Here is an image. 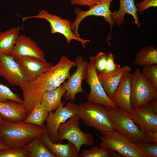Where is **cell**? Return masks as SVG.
<instances>
[{"label":"cell","mask_w":157,"mask_h":157,"mask_svg":"<svg viewBox=\"0 0 157 157\" xmlns=\"http://www.w3.org/2000/svg\"><path fill=\"white\" fill-rule=\"evenodd\" d=\"M76 66L74 61L63 56L58 63L38 76L28 81L20 87L23 96V105L28 115L35 106L40 104L46 93L60 86L70 76V70Z\"/></svg>","instance_id":"obj_1"},{"label":"cell","mask_w":157,"mask_h":157,"mask_svg":"<svg viewBox=\"0 0 157 157\" xmlns=\"http://www.w3.org/2000/svg\"><path fill=\"white\" fill-rule=\"evenodd\" d=\"M44 133L43 127L22 121L0 123V142L8 148H22Z\"/></svg>","instance_id":"obj_2"},{"label":"cell","mask_w":157,"mask_h":157,"mask_svg":"<svg viewBox=\"0 0 157 157\" xmlns=\"http://www.w3.org/2000/svg\"><path fill=\"white\" fill-rule=\"evenodd\" d=\"M78 115L87 127L94 128L102 135L115 130L109 119L108 107L88 101L78 105Z\"/></svg>","instance_id":"obj_3"},{"label":"cell","mask_w":157,"mask_h":157,"mask_svg":"<svg viewBox=\"0 0 157 157\" xmlns=\"http://www.w3.org/2000/svg\"><path fill=\"white\" fill-rule=\"evenodd\" d=\"M108 108L109 117L115 130L133 142L152 143L138 128L130 113L118 107Z\"/></svg>","instance_id":"obj_4"},{"label":"cell","mask_w":157,"mask_h":157,"mask_svg":"<svg viewBox=\"0 0 157 157\" xmlns=\"http://www.w3.org/2000/svg\"><path fill=\"white\" fill-rule=\"evenodd\" d=\"M157 99V90L138 68L132 74L130 103L132 109L144 107L150 101Z\"/></svg>","instance_id":"obj_5"},{"label":"cell","mask_w":157,"mask_h":157,"mask_svg":"<svg viewBox=\"0 0 157 157\" xmlns=\"http://www.w3.org/2000/svg\"><path fill=\"white\" fill-rule=\"evenodd\" d=\"M80 119L77 114L60 124L58 129L57 143H62L64 140H67L74 144L79 151L83 145L91 147L94 144L93 135L89 133H85L80 129Z\"/></svg>","instance_id":"obj_6"},{"label":"cell","mask_w":157,"mask_h":157,"mask_svg":"<svg viewBox=\"0 0 157 157\" xmlns=\"http://www.w3.org/2000/svg\"><path fill=\"white\" fill-rule=\"evenodd\" d=\"M98 136L101 139L100 147L112 149L122 157H146L134 142L115 130Z\"/></svg>","instance_id":"obj_7"},{"label":"cell","mask_w":157,"mask_h":157,"mask_svg":"<svg viewBox=\"0 0 157 157\" xmlns=\"http://www.w3.org/2000/svg\"><path fill=\"white\" fill-rule=\"evenodd\" d=\"M32 18L42 19L48 21L50 24L51 33H58L63 35L69 44L72 40H75L80 42L83 47L85 48V44L90 41V40L84 39L77 36L73 33L71 28L72 22L70 20L51 14L46 10H41L36 15L22 17V22H23L26 20Z\"/></svg>","instance_id":"obj_8"},{"label":"cell","mask_w":157,"mask_h":157,"mask_svg":"<svg viewBox=\"0 0 157 157\" xmlns=\"http://www.w3.org/2000/svg\"><path fill=\"white\" fill-rule=\"evenodd\" d=\"M65 103L61 102L55 112L50 111L46 121L47 135L51 140L55 143H57L58 129L60 124L78 114V105L71 101L64 106Z\"/></svg>","instance_id":"obj_9"},{"label":"cell","mask_w":157,"mask_h":157,"mask_svg":"<svg viewBox=\"0 0 157 157\" xmlns=\"http://www.w3.org/2000/svg\"><path fill=\"white\" fill-rule=\"evenodd\" d=\"M85 80L90 88V92L86 96L88 101L107 107H117L106 94L100 81L94 65L91 60L88 63Z\"/></svg>","instance_id":"obj_10"},{"label":"cell","mask_w":157,"mask_h":157,"mask_svg":"<svg viewBox=\"0 0 157 157\" xmlns=\"http://www.w3.org/2000/svg\"><path fill=\"white\" fill-rule=\"evenodd\" d=\"M74 62L77 67L76 71L70 76L67 81L64 82L62 84L66 90L63 96L64 99L66 101L69 100L72 102L76 100L75 96L77 94L84 93L82 87V83L86 77L88 62L80 55L76 57Z\"/></svg>","instance_id":"obj_11"},{"label":"cell","mask_w":157,"mask_h":157,"mask_svg":"<svg viewBox=\"0 0 157 157\" xmlns=\"http://www.w3.org/2000/svg\"><path fill=\"white\" fill-rule=\"evenodd\" d=\"M113 0H102L99 3L86 11L83 10L78 7L75 8L74 11L76 17L71 24V28L73 33L77 36L80 37L78 31L80 23L85 18L91 16L103 17L105 20L110 26L112 30L114 23L111 16L112 12L110 10V6Z\"/></svg>","instance_id":"obj_12"},{"label":"cell","mask_w":157,"mask_h":157,"mask_svg":"<svg viewBox=\"0 0 157 157\" xmlns=\"http://www.w3.org/2000/svg\"><path fill=\"white\" fill-rule=\"evenodd\" d=\"M0 76L12 86L20 87L28 80L18 64L10 55H0Z\"/></svg>","instance_id":"obj_13"},{"label":"cell","mask_w":157,"mask_h":157,"mask_svg":"<svg viewBox=\"0 0 157 157\" xmlns=\"http://www.w3.org/2000/svg\"><path fill=\"white\" fill-rule=\"evenodd\" d=\"M13 58L28 80L42 74L53 66L51 63L33 57L19 56Z\"/></svg>","instance_id":"obj_14"},{"label":"cell","mask_w":157,"mask_h":157,"mask_svg":"<svg viewBox=\"0 0 157 157\" xmlns=\"http://www.w3.org/2000/svg\"><path fill=\"white\" fill-rule=\"evenodd\" d=\"M17 56L33 57L46 62L45 54L37 43L30 37L21 34L18 36L11 54Z\"/></svg>","instance_id":"obj_15"},{"label":"cell","mask_w":157,"mask_h":157,"mask_svg":"<svg viewBox=\"0 0 157 157\" xmlns=\"http://www.w3.org/2000/svg\"><path fill=\"white\" fill-rule=\"evenodd\" d=\"M131 77V72L124 74L111 99L117 107L130 113L132 110L130 103Z\"/></svg>","instance_id":"obj_16"},{"label":"cell","mask_w":157,"mask_h":157,"mask_svg":"<svg viewBox=\"0 0 157 157\" xmlns=\"http://www.w3.org/2000/svg\"><path fill=\"white\" fill-rule=\"evenodd\" d=\"M134 122L144 133L157 132V114L145 107L132 109L130 113Z\"/></svg>","instance_id":"obj_17"},{"label":"cell","mask_w":157,"mask_h":157,"mask_svg":"<svg viewBox=\"0 0 157 157\" xmlns=\"http://www.w3.org/2000/svg\"><path fill=\"white\" fill-rule=\"evenodd\" d=\"M42 127L44 133L41 140L56 157H79V151L74 144L69 141L66 144L52 142L47 133L46 125L44 124Z\"/></svg>","instance_id":"obj_18"},{"label":"cell","mask_w":157,"mask_h":157,"mask_svg":"<svg viewBox=\"0 0 157 157\" xmlns=\"http://www.w3.org/2000/svg\"><path fill=\"white\" fill-rule=\"evenodd\" d=\"M0 114L4 120L11 123L24 121L28 115L23 104L12 100L0 102Z\"/></svg>","instance_id":"obj_19"},{"label":"cell","mask_w":157,"mask_h":157,"mask_svg":"<svg viewBox=\"0 0 157 157\" xmlns=\"http://www.w3.org/2000/svg\"><path fill=\"white\" fill-rule=\"evenodd\" d=\"M132 68L124 65L117 70L110 73H97L100 81L106 94L111 99L124 74L131 72Z\"/></svg>","instance_id":"obj_20"},{"label":"cell","mask_w":157,"mask_h":157,"mask_svg":"<svg viewBox=\"0 0 157 157\" xmlns=\"http://www.w3.org/2000/svg\"><path fill=\"white\" fill-rule=\"evenodd\" d=\"M119 9L117 11L115 10L112 12L111 15L114 22L118 26L122 25L124 22L125 15L128 14L133 18L138 28H141L134 0H119Z\"/></svg>","instance_id":"obj_21"},{"label":"cell","mask_w":157,"mask_h":157,"mask_svg":"<svg viewBox=\"0 0 157 157\" xmlns=\"http://www.w3.org/2000/svg\"><path fill=\"white\" fill-rule=\"evenodd\" d=\"M21 29L17 26L0 32V55L11 54Z\"/></svg>","instance_id":"obj_22"},{"label":"cell","mask_w":157,"mask_h":157,"mask_svg":"<svg viewBox=\"0 0 157 157\" xmlns=\"http://www.w3.org/2000/svg\"><path fill=\"white\" fill-rule=\"evenodd\" d=\"M66 91L62 84L56 89L44 94L40 104L44 105L50 112L55 110L59 105L62 97Z\"/></svg>","instance_id":"obj_23"},{"label":"cell","mask_w":157,"mask_h":157,"mask_svg":"<svg viewBox=\"0 0 157 157\" xmlns=\"http://www.w3.org/2000/svg\"><path fill=\"white\" fill-rule=\"evenodd\" d=\"M134 63L142 66L157 64V48L153 45L144 47L136 53Z\"/></svg>","instance_id":"obj_24"},{"label":"cell","mask_w":157,"mask_h":157,"mask_svg":"<svg viewBox=\"0 0 157 157\" xmlns=\"http://www.w3.org/2000/svg\"><path fill=\"white\" fill-rule=\"evenodd\" d=\"M22 148L30 157H56L43 143L41 137L36 138Z\"/></svg>","instance_id":"obj_25"},{"label":"cell","mask_w":157,"mask_h":157,"mask_svg":"<svg viewBox=\"0 0 157 157\" xmlns=\"http://www.w3.org/2000/svg\"><path fill=\"white\" fill-rule=\"evenodd\" d=\"M47 108L41 104L36 105L24 122L42 127L49 113Z\"/></svg>","instance_id":"obj_26"},{"label":"cell","mask_w":157,"mask_h":157,"mask_svg":"<svg viewBox=\"0 0 157 157\" xmlns=\"http://www.w3.org/2000/svg\"><path fill=\"white\" fill-rule=\"evenodd\" d=\"M118 153L109 149H105L97 146L93 147L90 149H83L79 154V157H120Z\"/></svg>","instance_id":"obj_27"},{"label":"cell","mask_w":157,"mask_h":157,"mask_svg":"<svg viewBox=\"0 0 157 157\" xmlns=\"http://www.w3.org/2000/svg\"><path fill=\"white\" fill-rule=\"evenodd\" d=\"M13 101L23 104V100L18 94L13 92L8 87L0 83V102Z\"/></svg>","instance_id":"obj_28"},{"label":"cell","mask_w":157,"mask_h":157,"mask_svg":"<svg viewBox=\"0 0 157 157\" xmlns=\"http://www.w3.org/2000/svg\"><path fill=\"white\" fill-rule=\"evenodd\" d=\"M108 54L100 52L96 56L90 57L93 63L97 73H103L106 67Z\"/></svg>","instance_id":"obj_29"},{"label":"cell","mask_w":157,"mask_h":157,"mask_svg":"<svg viewBox=\"0 0 157 157\" xmlns=\"http://www.w3.org/2000/svg\"><path fill=\"white\" fill-rule=\"evenodd\" d=\"M134 143L146 157H157V143L141 142Z\"/></svg>","instance_id":"obj_30"},{"label":"cell","mask_w":157,"mask_h":157,"mask_svg":"<svg viewBox=\"0 0 157 157\" xmlns=\"http://www.w3.org/2000/svg\"><path fill=\"white\" fill-rule=\"evenodd\" d=\"M141 72L150 80L157 90V64L143 66Z\"/></svg>","instance_id":"obj_31"},{"label":"cell","mask_w":157,"mask_h":157,"mask_svg":"<svg viewBox=\"0 0 157 157\" xmlns=\"http://www.w3.org/2000/svg\"><path fill=\"white\" fill-rule=\"evenodd\" d=\"M0 157H30L22 148H8L0 150Z\"/></svg>","instance_id":"obj_32"},{"label":"cell","mask_w":157,"mask_h":157,"mask_svg":"<svg viewBox=\"0 0 157 157\" xmlns=\"http://www.w3.org/2000/svg\"><path fill=\"white\" fill-rule=\"evenodd\" d=\"M115 56L111 53L108 54L105 69L102 73L108 74L114 72L121 68L119 64L114 61Z\"/></svg>","instance_id":"obj_33"},{"label":"cell","mask_w":157,"mask_h":157,"mask_svg":"<svg viewBox=\"0 0 157 157\" xmlns=\"http://www.w3.org/2000/svg\"><path fill=\"white\" fill-rule=\"evenodd\" d=\"M136 11L141 15L144 14V11L148 8L157 6V0H143L135 4Z\"/></svg>","instance_id":"obj_34"},{"label":"cell","mask_w":157,"mask_h":157,"mask_svg":"<svg viewBox=\"0 0 157 157\" xmlns=\"http://www.w3.org/2000/svg\"><path fill=\"white\" fill-rule=\"evenodd\" d=\"M102 0H70V2L73 5L81 6H86L91 7L99 3Z\"/></svg>","instance_id":"obj_35"},{"label":"cell","mask_w":157,"mask_h":157,"mask_svg":"<svg viewBox=\"0 0 157 157\" xmlns=\"http://www.w3.org/2000/svg\"><path fill=\"white\" fill-rule=\"evenodd\" d=\"M144 107L157 114V99L150 101Z\"/></svg>","instance_id":"obj_36"},{"label":"cell","mask_w":157,"mask_h":157,"mask_svg":"<svg viewBox=\"0 0 157 157\" xmlns=\"http://www.w3.org/2000/svg\"><path fill=\"white\" fill-rule=\"evenodd\" d=\"M145 134L151 140L152 143H157V132L150 131Z\"/></svg>","instance_id":"obj_37"},{"label":"cell","mask_w":157,"mask_h":157,"mask_svg":"<svg viewBox=\"0 0 157 157\" xmlns=\"http://www.w3.org/2000/svg\"><path fill=\"white\" fill-rule=\"evenodd\" d=\"M8 148L0 142V150L6 149Z\"/></svg>","instance_id":"obj_38"},{"label":"cell","mask_w":157,"mask_h":157,"mask_svg":"<svg viewBox=\"0 0 157 157\" xmlns=\"http://www.w3.org/2000/svg\"><path fill=\"white\" fill-rule=\"evenodd\" d=\"M3 120L2 117H1V115L0 114V122Z\"/></svg>","instance_id":"obj_39"}]
</instances>
